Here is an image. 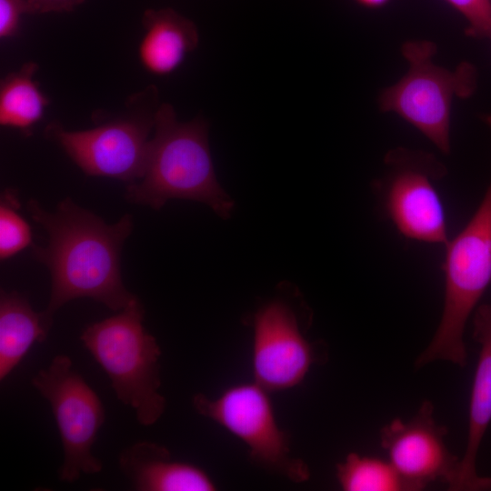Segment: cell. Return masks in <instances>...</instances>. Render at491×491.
Listing matches in <instances>:
<instances>
[{"label":"cell","instance_id":"1","mask_svg":"<svg viewBox=\"0 0 491 491\" xmlns=\"http://www.w3.org/2000/svg\"><path fill=\"white\" fill-rule=\"evenodd\" d=\"M26 208L47 234L45 246H32L33 257L51 275L46 314L54 317L65 304L84 297L118 312L135 297L125 286L120 267L121 250L134 227L131 215L107 224L70 197L54 212L33 198Z\"/></svg>","mask_w":491,"mask_h":491},{"label":"cell","instance_id":"2","mask_svg":"<svg viewBox=\"0 0 491 491\" xmlns=\"http://www.w3.org/2000/svg\"><path fill=\"white\" fill-rule=\"evenodd\" d=\"M125 195L128 202L155 210L170 199L200 202L222 218L229 217L235 206L215 173L206 121L180 122L167 103L156 111L143 175L126 185Z\"/></svg>","mask_w":491,"mask_h":491},{"label":"cell","instance_id":"3","mask_svg":"<svg viewBox=\"0 0 491 491\" xmlns=\"http://www.w3.org/2000/svg\"><path fill=\"white\" fill-rule=\"evenodd\" d=\"M485 120L491 129V115ZM445 246L442 316L433 338L415 362L416 368L436 361L466 366V326L491 283V180L474 215Z\"/></svg>","mask_w":491,"mask_h":491},{"label":"cell","instance_id":"4","mask_svg":"<svg viewBox=\"0 0 491 491\" xmlns=\"http://www.w3.org/2000/svg\"><path fill=\"white\" fill-rule=\"evenodd\" d=\"M145 310L135 297L117 314L87 326L80 339L107 374L116 397L135 412L139 424L151 426L164 414L161 349L143 325Z\"/></svg>","mask_w":491,"mask_h":491},{"label":"cell","instance_id":"5","mask_svg":"<svg viewBox=\"0 0 491 491\" xmlns=\"http://www.w3.org/2000/svg\"><path fill=\"white\" fill-rule=\"evenodd\" d=\"M159 105L157 88L149 85L130 96L120 114L97 117L94 127L69 130L52 122L45 135L86 175L129 185L143 175Z\"/></svg>","mask_w":491,"mask_h":491},{"label":"cell","instance_id":"6","mask_svg":"<svg viewBox=\"0 0 491 491\" xmlns=\"http://www.w3.org/2000/svg\"><path fill=\"white\" fill-rule=\"evenodd\" d=\"M401 53L409 64L406 74L378 96L381 111L395 113L411 124L445 155L451 151L450 118L455 96L466 98L476 86V71L461 63L454 71L433 63L432 41H407Z\"/></svg>","mask_w":491,"mask_h":491},{"label":"cell","instance_id":"7","mask_svg":"<svg viewBox=\"0 0 491 491\" xmlns=\"http://www.w3.org/2000/svg\"><path fill=\"white\" fill-rule=\"evenodd\" d=\"M33 386L50 404L60 433L64 459L59 479L72 483L82 474H97L102 462L92 447L105 422L104 406L97 394L73 367L69 356H55L32 379Z\"/></svg>","mask_w":491,"mask_h":491},{"label":"cell","instance_id":"8","mask_svg":"<svg viewBox=\"0 0 491 491\" xmlns=\"http://www.w3.org/2000/svg\"><path fill=\"white\" fill-rule=\"evenodd\" d=\"M193 406L201 416L240 438L257 465L294 482L309 478L307 465L291 454L288 436L277 425L268 391L256 382L232 386L215 399L196 394Z\"/></svg>","mask_w":491,"mask_h":491},{"label":"cell","instance_id":"9","mask_svg":"<svg viewBox=\"0 0 491 491\" xmlns=\"http://www.w3.org/2000/svg\"><path fill=\"white\" fill-rule=\"evenodd\" d=\"M385 163V208L396 229L406 238L446 246V215L434 184L446 174L444 165L429 153L406 148L389 151Z\"/></svg>","mask_w":491,"mask_h":491},{"label":"cell","instance_id":"10","mask_svg":"<svg viewBox=\"0 0 491 491\" xmlns=\"http://www.w3.org/2000/svg\"><path fill=\"white\" fill-rule=\"evenodd\" d=\"M447 429L434 418V406L424 401L407 421L397 417L380 431V444L403 479L406 491L424 489L436 481L449 486L460 458L445 442Z\"/></svg>","mask_w":491,"mask_h":491},{"label":"cell","instance_id":"11","mask_svg":"<svg viewBox=\"0 0 491 491\" xmlns=\"http://www.w3.org/2000/svg\"><path fill=\"white\" fill-rule=\"evenodd\" d=\"M253 326L255 382L268 392L301 383L315 362V354L292 307L282 300L270 301L255 314Z\"/></svg>","mask_w":491,"mask_h":491},{"label":"cell","instance_id":"12","mask_svg":"<svg viewBox=\"0 0 491 491\" xmlns=\"http://www.w3.org/2000/svg\"><path fill=\"white\" fill-rule=\"evenodd\" d=\"M473 314V337L480 349L471 388L466 445L448 486L451 491L491 490V477L479 476L476 470L480 446L491 423V305H480Z\"/></svg>","mask_w":491,"mask_h":491},{"label":"cell","instance_id":"13","mask_svg":"<svg viewBox=\"0 0 491 491\" xmlns=\"http://www.w3.org/2000/svg\"><path fill=\"white\" fill-rule=\"evenodd\" d=\"M119 468L137 491H213L212 478L199 466L175 461L158 444L140 441L124 449Z\"/></svg>","mask_w":491,"mask_h":491},{"label":"cell","instance_id":"14","mask_svg":"<svg viewBox=\"0 0 491 491\" xmlns=\"http://www.w3.org/2000/svg\"><path fill=\"white\" fill-rule=\"evenodd\" d=\"M144 34L137 47L142 67L149 74L174 73L199 41L195 25L172 8L147 9L142 16Z\"/></svg>","mask_w":491,"mask_h":491},{"label":"cell","instance_id":"15","mask_svg":"<svg viewBox=\"0 0 491 491\" xmlns=\"http://www.w3.org/2000/svg\"><path fill=\"white\" fill-rule=\"evenodd\" d=\"M54 317L35 311L16 291L0 295V381L19 365L35 342H44Z\"/></svg>","mask_w":491,"mask_h":491},{"label":"cell","instance_id":"16","mask_svg":"<svg viewBox=\"0 0 491 491\" xmlns=\"http://www.w3.org/2000/svg\"><path fill=\"white\" fill-rule=\"evenodd\" d=\"M38 65L27 62L6 75L0 82V125L31 135L44 117L48 97L35 79Z\"/></svg>","mask_w":491,"mask_h":491},{"label":"cell","instance_id":"17","mask_svg":"<svg viewBox=\"0 0 491 491\" xmlns=\"http://www.w3.org/2000/svg\"><path fill=\"white\" fill-rule=\"evenodd\" d=\"M345 491H401L405 483L388 460L350 453L336 466Z\"/></svg>","mask_w":491,"mask_h":491},{"label":"cell","instance_id":"18","mask_svg":"<svg viewBox=\"0 0 491 491\" xmlns=\"http://www.w3.org/2000/svg\"><path fill=\"white\" fill-rule=\"evenodd\" d=\"M20 201L14 189H5L0 198V259L5 261L33 246L32 230L19 213Z\"/></svg>","mask_w":491,"mask_h":491},{"label":"cell","instance_id":"19","mask_svg":"<svg viewBox=\"0 0 491 491\" xmlns=\"http://www.w3.org/2000/svg\"><path fill=\"white\" fill-rule=\"evenodd\" d=\"M466 20V35L491 39V0H445Z\"/></svg>","mask_w":491,"mask_h":491},{"label":"cell","instance_id":"20","mask_svg":"<svg viewBox=\"0 0 491 491\" xmlns=\"http://www.w3.org/2000/svg\"><path fill=\"white\" fill-rule=\"evenodd\" d=\"M28 14L25 0H0V38L17 35L22 15Z\"/></svg>","mask_w":491,"mask_h":491},{"label":"cell","instance_id":"21","mask_svg":"<svg viewBox=\"0 0 491 491\" xmlns=\"http://www.w3.org/2000/svg\"><path fill=\"white\" fill-rule=\"evenodd\" d=\"M28 14L69 12L85 0H25Z\"/></svg>","mask_w":491,"mask_h":491},{"label":"cell","instance_id":"22","mask_svg":"<svg viewBox=\"0 0 491 491\" xmlns=\"http://www.w3.org/2000/svg\"><path fill=\"white\" fill-rule=\"evenodd\" d=\"M359 5L367 8H378L385 5L389 0H355Z\"/></svg>","mask_w":491,"mask_h":491}]
</instances>
